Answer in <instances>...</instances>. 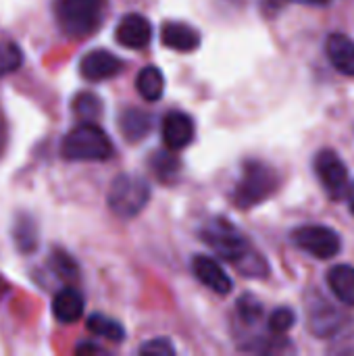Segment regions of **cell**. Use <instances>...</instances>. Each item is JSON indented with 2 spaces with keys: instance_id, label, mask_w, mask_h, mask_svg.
<instances>
[{
  "instance_id": "1",
  "label": "cell",
  "mask_w": 354,
  "mask_h": 356,
  "mask_svg": "<svg viewBox=\"0 0 354 356\" xmlns=\"http://www.w3.org/2000/svg\"><path fill=\"white\" fill-rule=\"evenodd\" d=\"M200 238L221 259L238 267V271L244 277L265 280L269 275L267 261L261 257V252H257V248L248 242V238L230 219L225 217L209 219L200 229Z\"/></svg>"
},
{
  "instance_id": "2",
  "label": "cell",
  "mask_w": 354,
  "mask_h": 356,
  "mask_svg": "<svg viewBox=\"0 0 354 356\" xmlns=\"http://www.w3.org/2000/svg\"><path fill=\"white\" fill-rule=\"evenodd\" d=\"M280 188L277 171L257 159H248L242 165L240 179L234 186L232 200L238 209H252L271 198Z\"/></svg>"
},
{
  "instance_id": "3",
  "label": "cell",
  "mask_w": 354,
  "mask_h": 356,
  "mask_svg": "<svg viewBox=\"0 0 354 356\" xmlns=\"http://www.w3.org/2000/svg\"><path fill=\"white\" fill-rule=\"evenodd\" d=\"M61 152L67 161H108L115 148L100 125L81 121L65 136Z\"/></svg>"
},
{
  "instance_id": "4",
  "label": "cell",
  "mask_w": 354,
  "mask_h": 356,
  "mask_svg": "<svg viewBox=\"0 0 354 356\" xmlns=\"http://www.w3.org/2000/svg\"><path fill=\"white\" fill-rule=\"evenodd\" d=\"M106 0H54V15L65 35L86 38L102 23Z\"/></svg>"
},
{
  "instance_id": "5",
  "label": "cell",
  "mask_w": 354,
  "mask_h": 356,
  "mask_svg": "<svg viewBox=\"0 0 354 356\" xmlns=\"http://www.w3.org/2000/svg\"><path fill=\"white\" fill-rule=\"evenodd\" d=\"M150 200V184L134 173H121L113 179L108 188V209L121 217V219H131L144 211V207Z\"/></svg>"
},
{
  "instance_id": "6",
  "label": "cell",
  "mask_w": 354,
  "mask_h": 356,
  "mask_svg": "<svg viewBox=\"0 0 354 356\" xmlns=\"http://www.w3.org/2000/svg\"><path fill=\"white\" fill-rule=\"evenodd\" d=\"M292 242L296 248L313 254L315 259H332L340 252V236L325 225H303L292 232Z\"/></svg>"
},
{
  "instance_id": "7",
  "label": "cell",
  "mask_w": 354,
  "mask_h": 356,
  "mask_svg": "<svg viewBox=\"0 0 354 356\" xmlns=\"http://www.w3.org/2000/svg\"><path fill=\"white\" fill-rule=\"evenodd\" d=\"M315 173L328 192L330 198L340 200L342 196L348 194L351 181H348V169L344 161L334 152V150H321L315 156Z\"/></svg>"
},
{
  "instance_id": "8",
  "label": "cell",
  "mask_w": 354,
  "mask_h": 356,
  "mask_svg": "<svg viewBox=\"0 0 354 356\" xmlns=\"http://www.w3.org/2000/svg\"><path fill=\"white\" fill-rule=\"evenodd\" d=\"M346 325V315L332 307L323 296L309 302V330L317 338H332Z\"/></svg>"
},
{
  "instance_id": "9",
  "label": "cell",
  "mask_w": 354,
  "mask_h": 356,
  "mask_svg": "<svg viewBox=\"0 0 354 356\" xmlns=\"http://www.w3.org/2000/svg\"><path fill=\"white\" fill-rule=\"evenodd\" d=\"M115 38L121 46L129 48V50H140L146 48L152 40V25L144 15L138 13H129L125 17H121L117 29H115Z\"/></svg>"
},
{
  "instance_id": "10",
  "label": "cell",
  "mask_w": 354,
  "mask_h": 356,
  "mask_svg": "<svg viewBox=\"0 0 354 356\" xmlns=\"http://www.w3.org/2000/svg\"><path fill=\"white\" fill-rule=\"evenodd\" d=\"M123 69V60L108 50H92L79 60V73L88 81H104Z\"/></svg>"
},
{
  "instance_id": "11",
  "label": "cell",
  "mask_w": 354,
  "mask_h": 356,
  "mask_svg": "<svg viewBox=\"0 0 354 356\" xmlns=\"http://www.w3.org/2000/svg\"><path fill=\"white\" fill-rule=\"evenodd\" d=\"M194 121L190 115L182 111H169L163 119L161 125V136L165 142V148L171 150H182L192 144L194 140Z\"/></svg>"
},
{
  "instance_id": "12",
  "label": "cell",
  "mask_w": 354,
  "mask_h": 356,
  "mask_svg": "<svg viewBox=\"0 0 354 356\" xmlns=\"http://www.w3.org/2000/svg\"><path fill=\"white\" fill-rule=\"evenodd\" d=\"M192 271H194L196 280L200 284H204L209 290H213L215 294L225 296L232 292V280L215 259L204 257V254H196L192 259Z\"/></svg>"
},
{
  "instance_id": "13",
  "label": "cell",
  "mask_w": 354,
  "mask_h": 356,
  "mask_svg": "<svg viewBox=\"0 0 354 356\" xmlns=\"http://www.w3.org/2000/svg\"><path fill=\"white\" fill-rule=\"evenodd\" d=\"M161 42L163 46L177 52H192L200 46V33L188 23L167 21L161 27Z\"/></svg>"
},
{
  "instance_id": "14",
  "label": "cell",
  "mask_w": 354,
  "mask_h": 356,
  "mask_svg": "<svg viewBox=\"0 0 354 356\" xmlns=\"http://www.w3.org/2000/svg\"><path fill=\"white\" fill-rule=\"evenodd\" d=\"M325 52L336 71L354 77V40L344 33H332L325 42Z\"/></svg>"
},
{
  "instance_id": "15",
  "label": "cell",
  "mask_w": 354,
  "mask_h": 356,
  "mask_svg": "<svg viewBox=\"0 0 354 356\" xmlns=\"http://www.w3.org/2000/svg\"><path fill=\"white\" fill-rule=\"evenodd\" d=\"M83 296L75 288H63L52 298V315L58 323H75L83 315Z\"/></svg>"
},
{
  "instance_id": "16",
  "label": "cell",
  "mask_w": 354,
  "mask_h": 356,
  "mask_svg": "<svg viewBox=\"0 0 354 356\" xmlns=\"http://www.w3.org/2000/svg\"><path fill=\"white\" fill-rule=\"evenodd\" d=\"M119 129L127 142H140L150 134L152 117L142 108H125L119 117Z\"/></svg>"
},
{
  "instance_id": "17",
  "label": "cell",
  "mask_w": 354,
  "mask_h": 356,
  "mask_svg": "<svg viewBox=\"0 0 354 356\" xmlns=\"http://www.w3.org/2000/svg\"><path fill=\"white\" fill-rule=\"evenodd\" d=\"M328 286L332 294L344 305L354 307V267L336 265L328 271Z\"/></svg>"
},
{
  "instance_id": "18",
  "label": "cell",
  "mask_w": 354,
  "mask_h": 356,
  "mask_svg": "<svg viewBox=\"0 0 354 356\" xmlns=\"http://www.w3.org/2000/svg\"><path fill=\"white\" fill-rule=\"evenodd\" d=\"M136 88H138V94L144 100L156 102L165 92V77H163L161 69L154 67V65H148V67L140 69V73L136 77Z\"/></svg>"
},
{
  "instance_id": "19",
  "label": "cell",
  "mask_w": 354,
  "mask_h": 356,
  "mask_svg": "<svg viewBox=\"0 0 354 356\" xmlns=\"http://www.w3.org/2000/svg\"><path fill=\"white\" fill-rule=\"evenodd\" d=\"M148 165H150L154 177H156L159 181H163V184L175 181V177L179 175V169H182V163H179V159L173 154L171 148H167V150H156V152L150 156Z\"/></svg>"
},
{
  "instance_id": "20",
  "label": "cell",
  "mask_w": 354,
  "mask_h": 356,
  "mask_svg": "<svg viewBox=\"0 0 354 356\" xmlns=\"http://www.w3.org/2000/svg\"><path fill=\"white\" fill-rule=\"evenodd\" d=\"M86 325H88V330H90L94 336L104 338V340H108V342H123V340H125V330H123V325H121L119 321L106 317V315L94 313V315L88 317Z\"/></svg>"
},
{
  "instance_id": "21",
  "label": "cell",
  "mask_w": 354,
  "mask_h": 356,
  "mask_svg": "<svg viewBox=\"0 0 354 356\" xmlns=\"http://www.w3.org/2000/svg\"><path fill=\"white\" fill-rule=\"evenodd\" d=\"M71 106H73L75 117H79L81 121H96L102 115V102L92 92H79L73 98Z\"/></svg>"
},
{
  "instance_id": "22",
  "label": "cell",
  "mask_w": 354,
  "mask_h": 356,
  "mask_svg": "<svg viewBox=\"0 0 354 356\" xmlns=\"http://www.w3.org/2000/svg\"><path fill=\"white\" fill-rule=\"evenodd\" d=\"M21 65H23L21 48L10 40H2L0 42V77L15 73Z\"/></svg>"
},
{
  "instance_id": "23",
  "label": "cell",
  "mask_w": 354,
  "mask_h": 356,
  "mask_svg": "<svg viewBox=\"0 0 354 356\" xmlns=\"http://www.w3.org/2000/svg\"><path fill=\"white\" fill-rule=\"evenodd\" d=\"M294 323H296V315H294V311L288 309V307L275 309V311L269 315V319H267V327H269V332H271L273 336H284L286 332H290V330L294 327Z\"/></svg>"
},
{
  "instance_id": "24",
  "label": "cell",
  "mask_w": 354,
  "mask_h": 356,
  "mask_svg": "<svg viewBox=\"0 0 354 356\" xmlns=\"http://www.w3.org/2000/svg\"><path fill=\"white\" fill-rule=\"evenodd\" d=\"M236 311H238V319L246 325H255L263 317V305L250 294H246L238 300Z\"/></svg>"
},
{
  "instance_id": "25",
  "label": "cell",
  "mask_w": 354,
  "mask_h": 356,
  "mask_svg": "<svg viewBox=\"0 0 354 356\" xmlns=\"http://www.w3.org/2000/svg\"><path fill=\"white\" fill-rule=\"evenodd\" d=\"M15 238H17V244L21 250L29 252L35 248L38 244V236H35V225L31 219H23V221H17V227H15Z\"/></svg>"
},
{
  "instance_id": "26",
  "label": "cell",
  "mask_w": 354,
  "mask_h": 356,
  "mask_svg": "<svg viewBox=\"0 0 354 356\" xmlns=\"http://www.w3.org/2000/svg\"><path fill=\"white\" fill-rule=\"evenodd\" d=\"M140 355H148V356H173L175 355V346L171 344V340L167 338H156L148 344H144L140 348Z\"/></svg>"
},
{
  "instance_id": "27",
  "label": "cell",
  "mask_w": 354,
  "mask_h": 356,
  "mask_svg": "<svg viewBox=\"0 0 354 356\" xmlns=\"http://www.w3.org/2000/svg\"><path fill=\"white\" fill-rule=\"evenodd\" d=\"M4 144H6V125H4V119L0 115V154L4 150Z\"/></svg>"
},
{
  "instance_id": "28",
  "label": "cell",
  "mask_w": 354,
  "mask_h": 356,
  "mask_svg": "<svg viewBox=\"0 0 354 356\" xmlns=\"http://www.w3.org/2000/svg\"><path fill=\"white\" fill-rule=\"evenodd\" d=\"M346 196H348V207H351V213L354 215V181L351 184V188H348V194H346Z\"/></svg>"
},
{
  "instance_id": "29",
  "label": "cell",
  "mask_w": 354,
  "mask_h": 356,
  "mask_svg": "<svg viewBox=\"0 0 354 356\" xmlns=\"http://www.w3.org/2000/svg\"><path fill=\"white\" fill-rule=\"evenodd\" d=\"M77 353H102V350L98 346H79Z\"/></svg>"
},
{
  "instance_id": "30",
  "label": "cell",
  "mask_w": 354,
  "mask_h": 356,
  "mask_svg": "<svg viewBox=\"0 0 354 356\" xmlns=\"http://www.w3.org/2000/svg\"><path fill=\"white\" fill-rule=\"evenodd\" d=\"M300 2H305V4H317V6H321V4H328V2H332V0H300Z\"/></svg>"
}]
</instances>
